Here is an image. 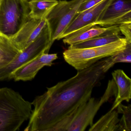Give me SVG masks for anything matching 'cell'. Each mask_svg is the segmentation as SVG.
Here are the masks:
<instances>
[{"mask_svg":"<svg viewBox=\"0 0 131 131\" xmlns=\"http://www.w3.org/2000/svg\"><path fill=\"white\" fill-rule=\"evenodd\" d=\"M114 66L110 57L78 71L73 77L47 88L35 98L34 109L24 131H49L56 123L91 97L94 87Z\"/></svg>","mask_w":131,"mask_h":131,"instance_id":"6da1fadb","label":"cell"},{"mask_svg":"<svg viewBox=\"0 0 131 131\" xmlns=\"http://www.w3.org/2000/svg\"><path fill=\"white\" fill-rule=\"evenodd\" d=\"M31 102L10 88H0V131H16L29 119Z\"/></svg>","mask_w":131,"mask_h":131,"instance_id":"7a4b0ae2","label":"cell"},{"mask_svg":"<svg viewBox=\"0 0 131 131\" xmlns=\"http://www.w3.org/2000/svg\"><path fill=\"white\" fill-rule=\"evenodd\" d=\"M126 44L125 38L122 37L111 43L97 47L77 49L70 46L63 52V57L69 65L80 71L123 50Z\"/></svg>","mask_w":131,"mask_h":131,"instance_id":"3957f363","label":"cell"},{"mask_svg":"<svg viewBox=\"0 0 131 131\" xmlns=\"http://www.w3.org/2000/svg\"><path fill=\"white\" fill-rule=\"evenodd\" d=\"M29 12L26 0H0V32L14 36L29 19Z\"/></svg>","mask_w":131,"mask_h":131,"instance_id":"277c9868","label":"cell"},{"mask_svg":"<svg viewBox=\"0 0 131 131\" xmlns=\"http://www.w3.org/2000/svg\"><path fill=\"white\" fill-rule=\"evenodd\" d=\"M51 36L47 23L39 36L15 59L0 69V81L9 80L10 74L17 69L31 61L43 53H48L51 47Z\"/></svg>","mask_w":131,"mask_h":131,"instance_id":"5b68a950","label":"cell"},{"mask_svg":"<svg viewBox=\"0 0 131 131\" xmlns=\"http://www.w3.org/2000/svg\"><path fill=\"white\" fill-rule=\"evenodd\" d=\"M84 1H58L57 4L47 15L45 19L50 30L51 46L55 40H58L71 23Z\"/></svg>","mask_w":131,"mask_h":131,"instance_id":"8992f818","label":"cell"},{"mask_svg":"<svg viewBox=\"0 0 131 131\" xmlns=\"http://www.w3.org/2000/svg\"><path fill=\"white\" fill-rule=\"evenodd\" d=\"M117 87L113 79L110 80L105 91L100 99L90 98L81 105L67 131H83L93 124L95 116L102 105L113 96H116Z\"/></svg>","mask_w":131,"mask_h":131,"instance_id":"52a82bcc","label":"cell"},{"mask_svg":"<svg viewBox=\"0 0 131 131\" xmlns=\"http://www.w3.org/2000/svg\"><path fill=\"white\" fill-rule=\"evenodd\" d=\"M131 23V0H111L95 25L102 27Z\"/></svg>","mask_w":131,"mask_h":131,"instance_id":"ba28073f","label":"cell"},{"mask_svg":"<svg viewBox=\"0 0 131 131\" xmlns=\"http://www.w3.org/2000/svg\"><path fill=\"white\" fill-rule=\"evenodd\" d=\"M111 1L103 0L93 7L77 14L58 40L82 28L95 25L100 15Z\"/></svg>","mask_w":131,"mask_h":131,"instance_id":"9c48e42d","label":"cell"},{"mask_svg":"<svg viewBox=\"0 0 131 131\" xmlns=\"http://www.w3.org/2000/svg\"><path fill=\"white\" fill-rule=\"evenodd\" d=\"M57 58V53H43L14 70L10 74L9 80L14 79L16 81L32 80L43 67L51 66Z\"/></svg>","mask_w":131,"mask_h":131,"instance_id":"30bf717a","label":"cell"},{"mask_svg":"<svg viewBox=\"0 0 131 131\" xmlns=\"http://www.w3.org/2000/svg\"><path fill=\"white\" fill-rule=\"evenodd\" d=\"M46 23L45 18L38 19L29 17L19 31L10 38L21 52L35 40Z\"/></svg>","mask_w":131,"mask_h":131,"instance_id":"8fae6325","label":"cell"},{"mask_svg":"<svg viewBox=\"0 0 131 131\" xmlns=\"http://www.w3.org/2000/svg\"><path fill=\"white\" fill-rule=\"evenodd\" d=\"M117 87L115 99L110 110L115 109L123 101L129 102L131 98V80L123 70L117 69L112 73Z\"/></svg>","mask_w":131,"mask_h":131,"instance_id":"7c38bea8","label":"cell"},{"mask_svg":"<svg viewBox=\"0 0 131 131\" xmlns=\"http://www.w3.org/2000/svg\"><path fill=\"white\" fill-rule=\"evenodd\" d=\"M115 25L102 27L97 25L89 26L70 34L63 38L65 44L72 45L101 35L113 28Z\"/></svg>","mask_w":131,"mask_h":131,"instance_id":"4fadbf2b","label":"cell"},{"mask_svg":"<svg viewBox=\"0 0 131 131\" xmlns=\"http://www.w3.org/2000/svg\"><path fill=\"white\" fill-rule=\"evenodd\" d=\"M120 32L118 25H115L113 28L101 35L70 46L77 49L102 46L120 39L122 37L119 35Z\"/></svg>","mask_w":131,"mask_h":131,"instance_id":"5bb4252c","label":"cell"},{"mask_svg":"<svg viewBox=\"0 0 131 131\" xmlns=\"http://www.w3.org/2000/svg\"><path fill=\"white\" fill-rule=\"evenodd\" d=\"M20 52L9 37L0 32V69L10 63Z\"/></svg>","mask_w":131,"mask_h":131,"instance_id":"9a60e30c","label":"cell"},{"mask_svg":"<svg viewBox=\"0 0 131 131\" xmlns=\"http://www.w3.org/2000/svg\"><path fill=\"white\" fill-rule=\"evenodd\" d=\"M118 113L117 110H110L91 126L89 131H118Z\"/></svg>","mask_w":131,"mask_h":131,"instance_id":"2e32d148","label":"cell"},{"mask_svg":"<svg viewBox=\"0 0 131 131\" xmlns=\"http://www.w3.org/2000/svg\"><path fill=\"white\" fill-rule=\"evenodd\" d=\"M58 2L57 0H31L28 2L29 17L38 19H44Z\"/></svg>","mask_w":131,"mask_h":131,"instance_id":"e0dca14e","label":"cell"},{"mask_svg":"<svg viewBox=\"0 0 131 131\" xmlns=\"http://www.w3.org/2000/svg\"><path fill=\"white\" fill-rule=\"evenodd\" d=\"M116 108L118 113L123 114L119 122L118 131H131V105H124L121 103Z\"/></svg>","mask_w":131,"mask_h":131,"instance_id":"ac0fdd59","label":"cell"},{"mask_svg":"<svg viewBox=\"0 0 131 131\" xmlns=\"http://www.w3.org/2000/svg\"><path fill=\"white\" fill-rule=\"evenodd\" d=\"M113 65L118 63L131 62V42L126 41L125 48L110 56Z\"/></svg>","mask_w":131,"mask_h":131,"instance_id":"d6986e66","label":"cell"},{"mask_svg":"<svg viewBox=\"0 0 131 131\" xmlns=\"http://www.w3.org/2000/svg\"><path fill=\"white\" fill-rule=\"evenodd\" d=\"M119 31L125 36L126 41L131 42V23L118 25Z\"/></svg>","mask_w":131,"mask_h":131,"instance_id":"ffe728a7","label":"cell"},{"mask_svg":"<svg viewBox=\"0 0 131 131\" xmlns=\"http://www.w3.org/2000/svg\"><path fill=\"white\" fill-rule=\"evenodd\" d=\"M102 1L103 0H85L80 4L78 9L77 13L93 7Z\"/></svg>","mask_w":131,"mask_h":131,"instance_id":"44dd1931","label":"cell"},{"mask_svg":"<svg viewBox=\"0 0 131 131\" xmlns=\"http://www.w3.org/2000/svg\"><path fill=\"white\" fill-rule=\"evenodd\" d=\"M26 1L27 2H29V1H30L31 0H26Z\"/></svg>","mask_w":131,"mask_h":131,"instance_id":"7402d4cb","label":"cell"}]
</instances>
